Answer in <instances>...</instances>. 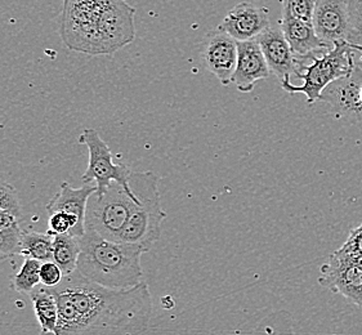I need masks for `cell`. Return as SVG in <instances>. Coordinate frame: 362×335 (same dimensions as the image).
Returning <instances> with one entry per match:
<instances>
[{
  "label": "cell",
  "instance_id": "6",
  "mask_svg": "<svg viewBox=\"0 0 362 335\" xmlns=\"http://www.w3.org/2000/svg\"><path fill=\"white\" fill-rule=\"evenodd\" d=\"M137 203L139 200H134L120 183H111L103 195L95 191L88 200L86 228L117 241Z\"/></svg>",
  "mask_w": 362,
  "mask_h": 335
},
{
  "label": "cell",
  "instance_id": "18",
  "mask_svg": "<svg viewBox=\"0 0 362 335\" xmlns=\"http://www.w3.org/2000/svg\"><path fill=\"white\" fill-rule=\"evenodd\" d=\"M79 255V237L70 233L53 236V261L57 263L65 276L78 269Z\"/></svg>",
  "mask_w": 362,
  "mask_h": 335
},
{
  "label": "cell",
  "instance_id": "22",
  "mask_svg": "<svg viewBox=\"0 0 362 335\" xmlns=\"http://www.w3.org/2000/svg\"><path fill=\"white\" fill-rule=\"evenodd\" d=\"M22 230L20 226L0 230V259H9L20 255Z\"/></svg>",
  "mask_w": 362,
  "mask_h": 335
},
{
  "label": "cell",
  "instance_id": "14",
  "mask_svg": "<svg viewBox=\"0 0 362 335\" xmlns=\"http://www.w3.org/2000/svg\"><path fill=\"white\" fill-rule=\"evenodd\" d=\"M312 25L322 42L333 45L346 40L348 11L346 0H315Z\"/></svg>",
  "mask_w": 362,
  "mask_h": 335
},
{
  "label": "cell",
  "instance_id": "23",
  "mask_svg": "<svg viewBox=\"0 0 362 335\" xmlns=\"http://www.w3.org/2000/svg\"><path fill=\"white\" fill-rule=\"evenodd\" d=\"M0 209L11 211L21 218V200L17 189L0 175Z\"/></svg>",
  "mask_w": 362,
  "mask_h": 335
},
{
  "label": "cell",
  "instance_id": "27",
  "mask_svg": "<svg viewBox=\"0 0 362 335\" xmlns=\"http://www.w3.org/2000/svg\"><path fill=\"white\" fill-rule=\"evenodd\" d=\"M64 272L54 261H45L40 266V280L45 286H56L64 278Z\"/></svg>",
  "mask_w": 362,
  "mask_h": 335
},
{
  "label": "cell",
  "instance_id": "32",
  "mask_svg": "<svg viewBox=\"0 0 362 335\" xmlns=\"http://www.w3.org/2000/svg\"><path fill=\"white\" fill-rule=\"evenodd\" d=\"M313 1H315V0H313Z\"/></svg>",
  "mask_w": 362,
  "mask_h": 335
},
{
  "label": "cell",
  "instance_id": "31",
  "mask_svg": "<svg viewBox=\"0 0 362 335\" xmlns=\"http://www.w3.org/2000/svg\"><path fill=\"white\" fill-rule=\"evenodd\" d=\"M360 95H361V100H362V87H361V90H360Z\"/></svg>",
  "mask_w": 362,
  "mask_h": 335
},
{
  "label": "cell",
  "instance_id": "15",
  "mask_svg": "<svg viewBox=\"0 0 362 335\" xmlns=\"http://www.w3.org/2000/svg\"><path fill=\"white\" fill-rule=\"evenodd\" d=\"M280 29L297 59L302 62L310 59L312 56L324 54L333 47L320 39L311 22L298 20L288 13H281Z\"/></svg>",
  "mask_w": 362,
  "mask_h": 335
},
{
  "label": "cell",
  "instance_id": "16",
  "mask_svg": "<svg viewBox=\"0 0 362 335\" xmlns=\"http://www.w3.org/2000/svg\"><path fill=\"white\" fill-rule=\"evenodd\" d=\"M95 191V183H83L79 189H74L67 182L61 183L59 191L47 205L48 214L54 211H66L78 221L74 236L80 237L86 233V213L88 200Z\"/></svg>",
  "mask_w": 362,
  "mask_h": 335
},
{
  "label": "cell",
  "instance_id": "5",
  "mask_svg": "<svg viewBox=\"0 0 362 335\" xmlns=\"http://www.w3.org/2000/svg\"><path fill=\"white\" fill-rule=\"evenodd\" d=\"M356 51L352 44L347 40H338L333 44V47L321 54L310 57L311 64L305 65L300 62L298 79H302V86H296L290 83V79L281 81V88L290 95H305L307 102L312 105L320 101L321 92L325 89L330 83L346 76L354 70L356 66Z\"/></svg>",
  "mask_w": 362,
  "mask_h": 335
},
{
  "label": "cell",
  "instance_id": "1",
  "mask_svg": "<svg viewBox=\"0 0 362 335\" xmlns=\"http://www.w3.org/2000/svg\"><path fill=\"white\" fill-rule=\"evenodd\" d=\"M56 297V335L141 334L153 316V299L145 281L129 289H110L79 271L48 286Z\"/></svg>",
  "mask_w": 362,
  "mask_h": 335
},
{
  "label": "cell",
  "instance_id": "11",
  "mask_svg": "<svg viewBox=\"0 0 362 335\" xmlns=\"http://www.w3.org/2000/svg\"><path fill=\"white\" fill-rule=\"evenodd\" d=\"M255 39L261 45L271 73L275 74L280 81L290 79L291 76L297 78L300 67L299 59L280 28L269 26Z\"/></svg>",
  "mask_w": 362,
  "mask_h": 335
},
{
  "label": "cell",
  "instance_id": "7",
  "mask_svg": "<svg viewBox=\"0 0 362 335\" xmlns=\"http://www.w3.org/2000/svg\"><path fill=\"white\" fill-rule=\"evenodd\" d=\"M80 143L86 145L89 153L87 170L81 175L83 183H95L97 195H103L111 183H120L134 200H139L129 184L131 170L127 165L114 161L110 147L98 131L92 128L84 129L80 134Z\"/></svg>",
  "mask_w": 362,
  "mask_h": 335
},
{
  "label": "cell",
  "instance_id": "17",
  "mask_svg": "<svg viewBox=\"0 0 362 335\" xmlns=\"http://www.w3.org/2000/svg\"><path fill=\"white\" fill-rule=\"evenodd\" d=\"M33 300L34 312L44 334L56 335L58 321V307L56 297L45 285H37L29 294Z\"/></svg>",
  "mask_w": 362,
  "mask_h": 335
},
{
  "label": "cell",
  "instance_id": "21",
  "mask_svg": "<svg viewBox=\"0 0 362 335\" xmlns=\"http://www.w3.org/2000/svg\"><path fill=\"white\" fill-rule=\"evenodd\" d=\"M348 11V31L346 40L362 54V0H346Z\"/></svg>",
  "mask_w": 362,
  "mask_h": 335
},
{
  "label": "cell",
  "instance_id": "24",
  "mask_svg": "<svg viewBox=\"0 0 362 335\" xmlns=\"http://www.w3.org/2000/svg\"><path fill=\"white\" fill-rule=\"evenodd\" d=\"M76 226H78V221L74 218L73 216H70L66 211H54L49 214L47 233H51L52 236L61 235V233H70L74 236Z\"/></svg>",
  "mask_w": 362,
  "mask_h": 335
},
{
  "label": "cell",
  "instance_id": "3",
  "mask_svg": "<svg viewBox=\"0 0 362 335\" xmlns=\"http://www.w3.org/2000/svg\"><path fill=\"white\" fill-rule=\"evenodd\" d=\"M80 274L110 289H129L144 281L141 257L145 252L137 245L110 240L86 228L79 237Z\"/></svg>",
  "mask_w": 362,
  "mask_h": 335
},
{
  "label": "cell",
  "instance_id": "10",
  "mask_svg": "<svg viewBox=\"0 0 362 335\" xmlns=\"http://www.w3.org/2000/svg\"><path fill=\"white\" fill-rule=\"evenodd\" d=\"M269 28V11L268 8L254 6L243 1L236 4L226 15L225 20L218 26L238 42L252 40Z\"/></svg>",
  "mask_w": 362,
  "mask_h": 335
},
{
  "label": "cell",
  "instance_id": "30",
  "mask_svg": "<svg viewBox=\"0 0 362 335\" xmlns=\"http://www.w3.org/2000/svg\"><path fill=\"white\" fill-rule=\"evenodd\" d=\"M356 65L358 66V67H360V69H361V71H362V59H358V61H356Z\"/></svg>",
  "mask_w": 362,
  "mask_h": 335
},
{
  "label": "cell",
  "instance_id": "2",
  "mask_svg": "<svg viewBox=\"0 0 362 335\" xmlns=\"http://www.w3.org/2000/svg\"><path fill=\"white\" fill-rule=\"evenodd\" d=\"M134 13L125 0H65L61 37L73 51L110 56L134 40Z\"/></svg>",
  "mask_w": 362,
  "mask_h": 335
},
{
  "label": "cell",
  "instance_id": "26",
  "mask_svg": "<svg viewBox=\"0 0 362 335\" xmlns=\"http://www.w3.org/2000/svg\"><path fill=\"white\" fill-rule=\"evenodd\" d=\"M335 253L347 258L362 253V223L360 226L351 230L347 241L341 245V249L335 250Z\"/></svg>",
  "mask_w": 362,
  "mask_h": 335
},
{
  "label": "cell",
  "instance_id": "20",
  "mask_svg": "<svg viewBox=\"0 0 362 335\" xmlns=\"http://www.w3.org/2000/svg\"><path fill=\"white\" fill-rule=\"evenodd\" d=\"M40 266L42 262L34 258H25L20 271L16 274L12 281V288L21 294H30L37 285L42 284L40 280Z\"/></svg>",
  "mask_w": 362,
  "mask_h": 335
},
{
  "label": "cell",
  "instance_id": "25",
  "mask_svg": "<svg viewBox=\"0 0 362 335\" xmlns=\"http://www.w3.org/2000/svg\"><path fill=\"white\" fill-rule=\"evenodd\" d=\"M281 13L296 17L302 21L311 22L315 1L313 0H281Z\"/></svg>",
  "mask_w": 362,
  "mask_h": 335
},
{
  "label": "cell",
  "instance_id": "13",
  "mask_svg": "<svg viewBox=\"0 0 362 335\" xmlns=\"http://www.w3.org/2000/svg\"><path fill=\"white\" fill-rule=\"evenodd\" d=\"M204 62L223 87L232 83L238 65V40L223 31L210 34L203 51Z\"/></svg>",
  "mask_w": 362,
  "mask_h": 335
},
{
  "label": "cell",
  "instance_id": "8",
  "mask_svg": "<svg viewBox=\"0 0 362 335\" xmlns=\"http://www.w3.org/2000/svg\"><path fill=\"white\" fill-rule=\"evenodd\" d=\"M362 71L356 65L351 73L330 83L321 92L320 101L327 103L335 120L355 125L362 131Z\"/></svg>",
  "mask_w": 362,
  "mask_h": 335
},
{
  "label": "cell",
  "instance_id": "12",
  "mask_svg": "<svg viewBox=\"0 0 362 335\" xmlns=\"http://www.w3.org/2000/svg\"><path fill=\"white\" fill-rule=\"evenodd\" d=\"M269 75L271 70L258 40L238 42V65L232 76V84L238 90L250 93L258 81H266Z\"/></svg>",
  "mask_w": 362,
  "mask_h": 335
},
{
  "label": "cell",
  "instance_id": "19",
  "mask_svg": "<svg viewBox=\"0 0 362 335\" xmlns=\"http://www.w3.org/2000/svg\"><path fill=\"white\" fill-rule=\"evenodd\" d=\"M20 255L40 262L53 261V236L48 233L22 231Z\"/></svg>",
  "mask_w": 362,
  "mask_h": 335
},
{
  "label": "cell",
  "instance_id": "9",
  "mask_svg": "<svg viewBox=\"0 0 362 335\" xmlns=\"http://www.w3.org/2000/svg\"><path fill=\"white\" fill-rule=\"evenodd\" d=\"M319 283L362 310V270L349 259L335 253L330 255L320 269Z\"/></svg>",
  "mask_w": 362,
  "mask_h": 335
},
{
  "label": "cell",
  "instance_id": "4",
  "mask_svg": "<svg viewBox=\"0 0 362 335\" xmlns=\"http://www.w3.org/2000/svg\"><path fill=\"white\" fill-rule=\"evenodd\" d=\"M129 184L139 203L132 211L117 241L137 245L147 253L159 240L161 225L167 218L161 206L159 177L153 172H131Z\"/></svg>",
  "mask_w": 362,
  "mask_h": 335
},
{
  "label": "cell",
  "instance_id": "28",
  "mask_svg": "<svg viewBox=\"0 0 362 335\" xmlns=\"http://www.w3.org/2000/svg\"><path fill=\"white\" fill-rule=\"evenodd\" d=\"M18 219L20 218H17L15 214H12L11 211L0 209V230L17 226L18 225Z\"/></svg>",
  "mask_w": 362,
  "mask_h": 335
},
{
  "label": "cell",
  "instance_id": "29",
  "mask_svg": "<svg viewBox=\"0 0 362 335\" xmlns=\"http://www.w3.org/2000/svg\"><path fill=\"white\" fill-rule=\"evenodd\" d=\"M334 253H335V252H334ZM335 254H337V253H335ZM343 258H346V259H349L351 262L355 263L356 266H358V267H360V269H361L362 270V253H360V254L354 255V257H348V258L347 257H343Z\"/></svg>",
  "mask_w": 362,
  "mask_h": 335
}]
</instances>
